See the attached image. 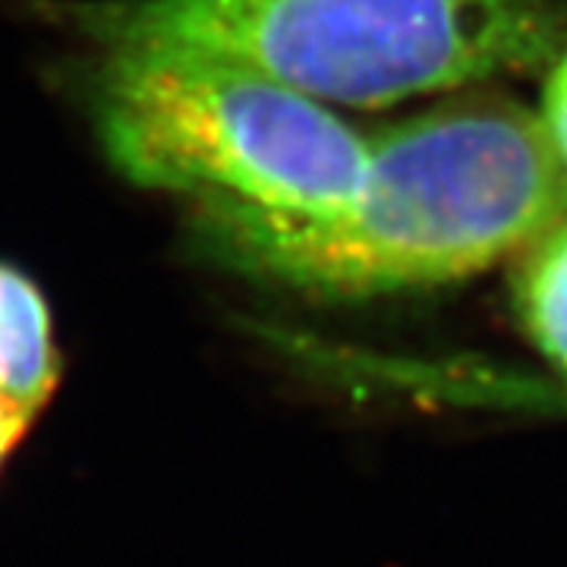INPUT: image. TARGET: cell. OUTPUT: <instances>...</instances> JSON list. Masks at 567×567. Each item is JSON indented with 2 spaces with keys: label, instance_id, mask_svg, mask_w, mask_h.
<instances>
[{
  "label": "cell",
  "instance_id": "8992f818",
  "mask_svg": "<svg viewBox=\"0 0 567 567\" xmlns=\"http://www.w3.org/2000/svg\"><path fill=\"white\" fill-rule=\"evenodd\" d=\"M536 114L567 174V48H561L551 61L546 89H543V107Z\"/></svg>",
  "mask_w": 567,
  "mask_h": 567
},
{
  "label": "cell",
  "instance_id": "6da1fadb",
  "mask_svg": "<svg viewBox=\"0 0 567 567\" xmlns=\"http://www.w3.org/2000/svg\"><path fill=\"white\" fill-rule=\"evenodd\" d=\"M353 203L290 218L193 203L208 259L319 297H385L483 275L567 218V174L539 114L511 99L447 102L365 136Z\"/></svg>",
  "mask_w": 567,
  "mask_h": 567
},
{
  "label": "cell",
  "instance_id": "52a82bcc",
  "mask_svg": "<svg viewBox=\"0 0 567 567\" xmlns=\"http://www.w3.org/2000/svg\"><path fill=\"white\" fill-rule=\"evenodd\" d=\"M32 423V413H25L20 406L3 404L0 401V461L13 451V445L22 439V432Z\"/></svg>",
  "mask_w": 567,
  "mask_h": 567
},
{
  "label": "cell",
  "instance_id": "5b68a950",
  "mask_svg": "<svg viewBox=\"0 0 567 567\" xmlns=\"http://www.w3.org/2000/svg\"><path fill=\"white\" fill-rule=\"evenodd\" d=\"M511 303L533 347L567 379V218L514 259Z\"/></svg>",
  "mask_w": 567,
  "mask_h": 567
},
{
  "label": "cell",
  "instance_id": "277c9868",
  "mask_svg": "<svg viewBox=\"0 0 567 567\" xmlns=\"http://www.w3.org/2000/svg\"><path fill=\"white\" fill-rule=\"evenodd\" d=\"M58 382L48 303L22 271L0 262V401L39 413Z\"/></svg>",
  "mask_w": 567,
  "mask_h": 567
},
{
  "label": "cell",
  "instance_id": "3957f363",
  "mask_svg": "<svg viewBox=\"0 0 567 567\" xmlns=\"http://www.w3.org/2000/svg\"><path fill=\"white\" fill-rule=\"evenodd\" d=\"M92 111L126 181L189 203L328 218L365 174V136L331 107L205 54L102 51Z\"/></svg>",
  "mask_w": 567,
  "mask_h": 567
},
{
  "label": "cell",
  "instance_id": "7a4b0ae2",
  "mask_svg": "<svg viewBox=\"0 0 567 567\" xmlns=\"http://www.w3.org/2000/svg\"><path fill=\"white\" fill-rule=\"evenodd\" d=\"M63 17L99 51L205 54L324 107L457 92L565 48L548 0H92Z\"/></svg>",
  "mask_w": 567,
  "mask_h": 567
}]
</instances>
